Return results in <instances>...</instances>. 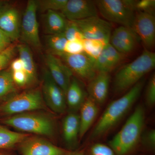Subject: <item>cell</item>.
<instances>
[{
	"mask_svg": "<svg viewBox=\"0 0 155 155\" xmlns=\"http://www.w3.org/2000/svg\"><path fill=\"white\" fill-rule=\"evenodd\" d=\"M144 83L141 79L123 96L109 104L92 131L91 140L105 135L127 114L139 97Z\"/></svg>",
	"mask_w": 155,
	"mask_h": 155,
	"instance_id": "obj_1",
	"label": "cell"
},
{
	"mask_svg": "<svg viewBox=\"0 0 155 155\" xmlns=\"http://www.w3.org/2000/svg\"><path fill=\"white\" fill-rule=\"evenodd\" d=\"M144 107L139 105L119 132L109 142L115 155H127L140 141L145 122Z\"/></svg>",
	"mask_w": 155,
	"mask_h": 155,
	"instance_id": "obj_2",
	"label": "cell"
},
{
	"mask_svg": "<svg viewBox=\"0 0 155 155\" xmlns=\"http://www.w3.org/2000/svg\"><path fill=\"white\" fill-rule=\"evenodd\" d=\"M155 67V53L145 50L138 58L116 72L113 84L114 93L119 94L130 89Z\"/></svg>",
	"mask_w": 155,
	"mask_h": 155,
	"instance_id": "obj_3",
	"label": "cell"
},
{
	"mask_svg": "<svg viewBox=\"0 0 155 155\" xmlns=\"http://www.w3.org/2000/svg\"><path fill=\"white\" fill-rule=\"evenodd\" d=\"M5 123L20 131L46 136H53L55 130V123L51 118L36 113L16 114L6 119Z\"/></svg>",
	"mask_w": 155,
	"mask_h": 155,
	"instance_id": "obj_4",
	"label": "cell"
},
{
	"mask_svg": "<svg viewBox=\"0 0 155 155\" xmlns=\"http://www.w3.org/2000/svg\"><path fill=\"white\" fill-rule=\"evenodd\" d=\"M44 101L39 90H32L12 97L0 107V110L8 115L26 113L43 109Z\"/></svg>",
	"mask_w": 155,
	"mask_h": 155,
	"instance_id": "obj_5",
	"label": "cell"
},
{
	"mask_svg": "<svg viewBox=\"0 0 155 155\" xmlns=\"http://www.w3.org/2000/svg\"><path fill=\"white\" fill-rule=\"evenodd\" d=\"M95 2L98 12L105 20L131 28L135 14L125 5L123 0H98Z\"/></svg>",
	"mask_w": 155,
	"mask_h": 155,
	"instance_id": "obj_6",
	"label": "cell"
},
{
	"mask_svg": "<svg viewBox=\"0 0 155 155\" xmlns=\"http://www.w3.org/2000/svg\"><path fill=\"white\" fill-rule=\"evenodd\" d=\"M38 2L28 1L20 24V37L22 41L36 48L41 47L38 23L37 18Z\"/></svg>",
	"mask_w": 155,
	"mask_h": 155,
	"instance_id": "obj_7",
	"label": "cell"
},
{
	"mask_svg": "<svg viewBox=\"0 0 155 155\" xmlns=\"http://www.w3.org/2000/svg\"><path fill=\"white\" fill-rule=\"evenodd\" d=\"M74 22L79 28L84 39L97 40L107 43H110L112 32L110 22L98 16Z\"/></svg>",
	"mask_w": 155,
	"mask_h": 155,
	"instance_id": "obj_8",
	"label": "cell"
},
{
	"mask_svg": "<svg viewBox=\"0 0 155 155\" xmlns=\"http://www.w3.org/2000/svg\"><path fill=\"white\" fill-rule=\"evenodd\" d=\"M42 91L46 104L53 112L59 114L65 112L67 105L66 94L48 71L44 75Z\"/></svg>",
	"mask_w": 155,
	"mask_h": 155,
	"instance_id": "obj_9",
	"label": "cell"
},
{
	"mask_svg": "<svg viewBox=\"0 0 155 155\" xmlns=\"http://www.w3.org/2000/svg\"><path fill=\"white\" fill-rule=\"evenodd\" d=\"M131 28L142 42L146 50H151L155 44L154 15L145 12H137Z\"/></svg>",
	"mask_w": 155,
	"mask_h": 155,
	"instance_id": "obj_10",
	"label": "cell"
},
{
	"mask_svg": "<svg viewBox=\"0 0 155 155\" xmlns=\"http://www.w3.org/2000/svg\"><path fill=\"white\" fill-rule=\"evenodd\" d=\"M72 73L84 80L90 81L97 74L95 67V60L86 53L75 54H64L61 56Z\"/></svg>",
	"mask_w": 155,
	"mask_h": 155,
	"instance_id": "obj_11",
	"label": "cell"
},
{
	"mask_svg": "<svg viewBox=\"0 0 155 155\" xmlns=\"http://www.w3.org/2000/svg\"><path fill=\"white\" fill-rule=\"evenodd\" d=\"M61 13L67 20L73 21L98 16L95 2L89 0H68Z\"/></svg>",
	"mask_w": 155,
	"mask_h": 155,
	"instance_id": "obj_12",
	"label": "cell"
},
{
	"mask_svg": "<svg viewBox=\"0 0 155 155\" xmlns=\"http://www.w3.org/2000/svg\"><path fill=\"white\" fill-rule=\"evenodd\" d=\"M21 143L22 155H65L68 152L40 137H27Z\"/></svg>",
	"mask_w": 155,
	"mask_h": 155,
	"instance_id": "obj_13",
	"label": "cell"
},
{
	"mask_svg": "<svg viewBox=\"0 0 155 155\" xmlns=\"http://www.w3.org/2000/svg\"><path fill=\"white\" fill-rule=\"evenodd\" d=\"M138 40L132 28L120 26L112 31L110 43L119 53L125 55L134 49Z\"/></svg>",
	"mask_w": 155,
	"mask_h": 155,
	"instance_id": "obj_14",
	"label": "cell"
},
{
	"mask_svg": "<svg viewBox=\"0 0 155 155\" xmlns=\"http://www.w3.org/2000/svg\"><path fill=\"white\" fill-rule=\"evenodd\" d=\"M46 63L51 76L58 86L66 92L72 78L73 73L67 65L52 54L46 56Z\"/></svg>",
	"mask_w": 155,
	"mask_h": 155,
	"instance_id": "obj_15",
	"label": "cell"
},
{
	"mask_svg": "<svg viewBox=\"0 0 155 155\" xmlns=\"http://www.w3.org/2000/svg\"><path fill=\"white\" fill-rule=\"evenodd\" d=\"M20 24L18 10L14 7H0V29L11 40L20 38Z\"/></svg>",
	"mask_w": 155,
	"mask_h": 155,
	"instance_id": "obj_16",
	"label": "cell"
},
{
	"mask_svg": "<svg viewBox=\"0 0 155 155\" xmlns=\"http://www.w3.org/2000/svg\"><path fill=\"white\" fill-rule=\"evenodd\" d=\"M111 77L107 72H98L90 81L87 87V94L97 105H101L107 97Z\"/></svg>",
	"mask_w": 155,
	"mask_h": 155,
	"instance_id": "obj_17",
	"label": "cell"
},
{
	"mask_svg": "<svg viewBox=\"0 0 155 155\" xmlns=\"http://www.w3.org/2000/svg\"><path fill=\"white\" fill-rule=\"evenodd\" d=\"M125 56L109 43L105 46L101 53L95 61L97 72L110 73L123 61Z\"/></svg>",
	"mask_w": 155,
	"mask_h": 155,
	"instance_id": "obj_18",
	"label": "cell"
},
{
	"mask_svg": "<svg viewBox=\"0 0 155 155\" xmlns=\"http://www.w3.org/2000/svg\"><path fill=\"white\" fill-rule=\"evenodd\" d=\"M63 137L67 146L74 149L78 145L80 130L79 116L74 112H71L64 118L63 125Z\"/></svg>",
	"mask_w": 155,
	"mask_h": 155,
	"instance_id": "obj_19",
	"label": "cell"
},
{
	"mask_svg": "<svg viewBox=\"0 0 155 155\" xmlns=\"http://www.w3.org/2000/svg\"><path fill=\"white\" fill-rule=\"evenodd\" d=\"M79 138L81 139L90 129L98 113V105L89 97L80 109Z\"/></svg>",
	"mask_w": 155,
	"mask_h": 155,
	"instance_id": "obj_20",
	"label": "cell"
},
{
	"mask_svg": "<svg viewBox=\"0 0 155 155\" xmlns=\"http://www.w3.org/2000/svg\"><path fill=\"white\" fill-rule=\"evenodd\" d=\"M86 93L75 78H72L66 94V102L71 112L75 113L86 100Z\"/></svg>",
	"mask_w": 155,
	"mask_h": 155,
	"instance_id": "obj_21",
	"label": "cell"
},
{
	"mask_svg": "<svg viewBox=\"0 0 155 155\" xmlns=\"http://www.w3.org/2000/svg\"><path fill=\"white\" fill-rule=\"evenodd\" d=\"M67 19L61 13L57 11H47L45 16V27L46 31L49 35L64 33Z\"/></svg>",
	"mask_w": 155,
	"mask_h": 155,
	"instance_id": "obj_22",
	"label": "cell"
},
{
	"mask_svg": "<svg viewBox=\"0 0 155 155\" xmlns=\"http://www.w3.org/2000/svg\"><path fill=\"white\" fill-rule=\"evenodd\" d=\"M19 58L22 61L23 71L27 77L28 84L32 83L36 78V71L33 56L27 45L20 44L17 47Z\"/></svg>",
	"mask_w": 155,
	"mask_h": 155,
	"instance_id": "obj_23",
	"label": "cell"
},
{
	"mask_svg": "<svg viewBox=\"0 0 155 155\" xmlns=\"http://www.w3.org/2000/svg\"><path fill=\"white\" fill-rule=\"evenodd\" d=\"M25 134L18 133L0 127V149L11 148L28 137Z\"/></svg>",
	"mask_w": 155,
	"mask_h": 155,
	"instance_id": "obj_24",
	"label": "cell"
},
{
	"mask_svg": "<svg viewBox=\"0 0 155 155\" xmlns=\"http://www.w3.org/2000/svg\"><path fill=\"white\" fill-rule=\"evenodd\" d=\"M67 41L63 33L49 35L47 39L48 46L50 49L60 57L64 54V48Z\"/></svg>",
	"mask_w": 155,
	"mask_h": 155,
	"instance_id": "obj_25",
	"label": "cell"
},
{
	"mask_svg": "<svg viewBox=\"0 0 155 155\" xmlns=\"http://www.w3.org/2000/svg\"><path fill=\"white\" fill-rule=\"evenodd\" d=\"M15 90L12 71L2 70L0 72V98L6 96Z\"/></svg>",
	"mask_w": 155,
	"mask_h": 155,
	"instance_id": "obj_26",
	"label": "cell"
},
{
	"mask_svg": "<svg viewBox=\"0 0 155 155\" xmlns=\"http://www.w3.org/2000/svg\"><path fill=\"white\" fill-rule=\"evenodd\" d=\"M107 44L97 40L84 39V52L95 61Z\"/></svg>",
	"mask_w": 155,
	"mask_h": 155,
	"instance_id": "obj_27",
	"label": "cell"
},
{
	"mask_svg": "<svg viewBox=\"0 0 155 155\" xmlns=\"http://www.w3.org/2000/svg\"><path fill=\"white\" fill-rule=\"evenodd\" d=\"M63 34L67 41L84 39L79 28L74 21L67 20V25Z\"/></svg>",
	"mask_w": 155,
	"mask_h": 155,
	"instance_id": "obj_28",
	"label": "cell"
},
{
	"mask_svg": "<svg viewBox=\"0 0 155 155\" xmlns=\"http://www.w3.org/2000/svg\"><path fill=\"white\" fill-rule=\"evenodd\" d=\"M68 0H43L38 2V5L43 11H61Z\"/></svg>",
	"mask_w": 155,
	"mask_h": 155,
	"instance_id": "obj_29",
	"label": "cell"
},
{
	"mask_svg": "<svg viewBox=\"0 0 155 155\" xmlns=\"http://www.w3.org/2000/svg\"><path fill=\"white\" fill-rule=\"evenodd\" d=\"M140 141L145 148L153 151L155 149V130L149 129L143 132Z\"/></svg>",
	"mask_w": 155,
	"mask_h": 155,
	"instance_id": "obj_30",
	"label": "cell"
},
{
	"mask_svg": "<svg viewBox=\"0 0 155 155\" xmlns=\"http://www.w3.org/2000/svg\"><path fill=\"white\" fill-rule=\"evenodd\" d=\"M145 101L147 105L153 107L155 104V75L153 73L150 78L145 93Z\"/></svg>",
	"mask_w": 155,
	"mask_h": 155,
	"instance_id": "obj_31",
	"label": "cell"
},
{
	"mask_svg": "<svg viewBox=\"0 0 155 155\" xmlns=\"http://www.w3.org/2000/svg\"><path fill=\"white\" fill-rule=\"evenodd\" d=\"M83 52V40L67 41L64 48V54H75Z\"/></svg>",
	"mask_w": 155,
	"mask_h": 155,
	"instance_id": "obj_32",
	"label": "cell"
},
{
	"mask_svg": "<svg viewBox=\"0 0 155 155\" xmlns=\"http://www.w3.org/2000/svg\"><path fill=\"white\" fill-rule=\"evenodd\" d=\"M15 46L10 45L0 51V72L4 70L11 61L15 52Z\"/></svg>",
	"mask_w": 155,
	"mask_h": 155,
	"instance_id": "obj_33",
	"label": "cell"
},
{
	"mask_svg": "<svg viewBox=\"0 0 155 155\" xmlns=\"http://www.w3.org/2000/svg\"><path fill=\"white\" fill-rule=\"evenodd\" d=\"M87 155H115L110 147L103 143H96L90 147Z\"/></svg>",
	"mask_w": 155,
	"mask_h": 155,
	"instance_id": "obj_34",
	"label": "cell"
},
{
	"mask_svg": "<svg viewBox=\"0 0 155 155\" xmlns=\"http://www.w3.org/2000/svg\"><path fill=\"white\" fill-rule=\"evenodd\" d=\"M155 7V0L136 1L135 11H136V12H145L154 15Z\"/></svg>",
	"mask_w": 155,
	"mask_h": 155,
	"instance_id": "obj_35",
	"label": "cell"
},
{
	"mask_svg": "<svg viewBox=\"0 0 155 155\" xmlns=\"http://www.w3.org/2000/svg\"><path fill=\"white\" fill-rule=\"evenodd\" d=\"M12 76L14 83L18 86H23L28 84L27 76L23 70L12 72Z\"/></svg>",
	"mask_w": 155,
	"mask_h": 155,
	"instance_id": "obj_36",
	"label": "cell"
},
{
	"mask_svg": "<svg viewBox=\"0 0 155 155\" xmlns=\"http://www.w3.org/2000/svg\"><path fill=\"white\" fill-rule=\"evenodd\" d=\"M11 41L10 39L0 29V51L8 47Z\"/></svg>",
	"mask_w": 155,
	"mask_h": 155,
	"instance_id": "obj_37",
	"label": "cell"
},
{
	"mask_svg": "<svg viewBox=\"0 0 155 155\" xmlns=\"http://www.w3.org/2000/svg\"><path fill=\"white\" fill-rule=\"evenodd\" d=\"M11 68L12 72L23 70V63L21 59L19 58L14 60L11 64Z\"/></svg>",
	"mask_w": 155,
	"mask_h": 155,
	"instance_id": "obj_38",
	"label": "cell"
},
{
	"mask_svg": "<svg viewBox=\"0 0 155 155\" xmlns=\"http://www.w3.org/2000/svg\"><path fill=\"white\" fill-rule=\"evenodd\" d=\"M65 155H84V151L83 150H81L71 152H68Z\"/></svg>",
	"mask_w": 155,
	"mask_h": 155,
	"instance_id": "obj_39",
	"label": "cell"
},
{
	"mask_svg": "<svg viewBox=\"0 0 155 155\" xmlns=\"http://www.w3.org/2000/svg\"><path fill=\"white\" fill-rule=\"evenodd\" d=\"M0 155H11L7 153L0 152Z\"/></svg>",
	"mask_w": 155,
	"mask_h": 155,
	"instance_id": "obj_40",
	"label": "cell"
},
{
	"mask_svg": "<svg viewBox=\"0 0 155 155\" xmlns=\"http://www.w3.org/2000/svg\"></svg>",
	"mask_w": 155,
	"mask_h": 155,
	"instance_id": "obj_41",
	"label": "cell"
}]
</instances>
